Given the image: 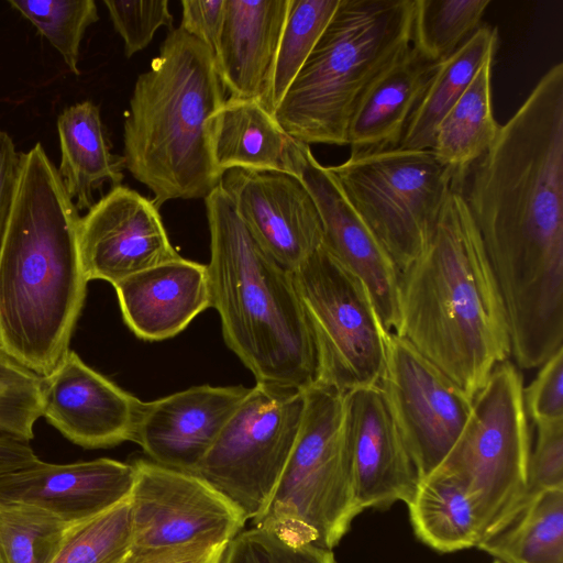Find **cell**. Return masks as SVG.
I'll return each mask as SVG.
<instances>
[{
  "instance_id": "obj_43",
  "label": "cell",
  "mask_w": 563,
  "mask_h": 563,
  "mask_svg": "<svg viewBox=\"0 0 563 563\" xmlns=\"http://www.w3.org/2000/svg\"><path fill=\"white\" fill-rule=\"evenodd\" d=\"M38 461L27 441L0 433V479Z\"/></svg>"
},
{
  "instance_id": "obj_2",
  "label": "cell",
  "mask_w": 563,
  "mask_h": 563,
  "mask_svg": "<svg viewBox=\"0 0 563 563\" xmlns=\"http://www.w3.org/2000/svg\"><path fill=\"white\" fill-rule=\"evenodd\" d=\"M79 219L42 144L21 152L0 251V350L41 377L70 350L87 294Z\"/></svg>"
},
{
  "instance_id": "obj_30",
  "label": "cell",
  "mask_w": 563,
  "mask_h": 563,
  "mask_svg": "<svg viewBox=\"0 0 563 563\" xmlns=\"http://www.w3.org/2000/svg\"><path fill=\"white\" fill-rule=\"evenodd\" d=\"M489 0H415L412 48L437 64L453 54L479 26Z\"/></svg>"
},
{
  "instance_id": "obj_12",
  "label": "cell",
  "mask_w": 563,
  "mask_h": 563,
  "mask_svg": "<svg viewBox=\"0 0 563 563\" xmlns=\"http://www.w3.org/2000/svg\"><path fill=\"white\" fill-rule=\"evenodd\" d=\"M378 385L421 479L456 442L473 398L396 332H386L385 367Z\"/></svg>"
},
{
  "instance_id": "obj_11",
  "label": "cell",
  "mask_w": 563,
  "mask_h": 563,
  "mask_svg": "<svg viewBox=\"0 0 563 563\" xmlns=\"http://www.w3.org/2000/svg\"><path fill=\"white\" fill-rule=\"evenodd\" d=\"M305 391L256 384L223 426L191 474L208 482L242 512L266 509L296 442Z\"/></svg>"
},
{
  "instance_id": "obj_29",
  "label": "cell",
  "mask_w": 563,
  "mask_h": 563,
  "mask_svg": "<svg viewBox=\"0 0 563 563\" xmlns=\"http://www.w3.org/2000/svg\"><path fill=\"white\" fill-rule=\"evenodd\" d=\"M476 548L501 563H563V488L530 497L506 526Z\"/></svg>"
},
{
  "instance_id": "obj_34",
  "label": "cell",
  "mask_w": 563,
  "mask_h": 563,
  "mask_svg": "<svg viewBox=\"0 0 563 563\" xmlns=\"http://www.w3.org/2000/svg\"><path fill=\"white\" fill-rule=\"evenodd\" d=\"M60 54L68 69L79 75L80 43L86 30L99 20L93 0H9Z\"/></svg>"
},
{
  "instance_id": "obj_18",
  "label": "cell",
  "mask_w": 563,
  "mask_h": 563,
  "mask_svg": "<svg viewBox=\"0 0 563 563\" xmlns=\"http://www.w3.org/2000/svg\"><path fill=\"white\" fill-rule=\"evenodd\" d=\"M345 435L360 507L408 504L420 477L379 385L344 394Z\"/></svg>"
},
{
  "instance_id": "obj_19",
  "label": "cell",
  "mask_w": 563,
  "mask_h": 563,
  "mask_svg": "<svg viewBox=\"0 0 563 563\" xmlns=\"http://www.w3.org/2000/svg\"><path fill=\"white\" fill-rule=\"evenodd\" d=\"M247 391L240 385H202L143 401L132 441L153 462L191 473Z\"/></svg>"
},
{
  "instance_id": "obj_32",
  "label": "cell",
  "mask_w": 563,
  "mask_h": 563,
  "mask_svg": "<svg viewBox=\"0 0 563 563\" xmlns=\"http://www.w3.org/2000/svg\"><path fill=\"white\" fill-rule=\"evenodd\" d=\"M69 525L37 506L0 501L1 562L51 563Z\"/></svg>"
},
{
  "instance_id": "obj_27",
  "label": "cell",
  "mask_w": 563,
  "mask_h": 563,
  "mask_svg": "<svg viewBox=\"0 0 563 563\" xmlns=\"http://www.w3.org/2000/svg\"><path fill=\"white\" fill-rule=\"evenodd\" d=\"M493 62L490 57L484 63L435 131L431 151L452 174V186L489 150L500 128L492 104Z\"/></svg>"
},
{
  "instance_id": "obj_22",
  "label": "cell",
  "mask_w": 563,
  "mask_h": 563,
  "mask_svg": "<svg viewBox=\"0 0 563 563\" xmlns=\"http://www.w3.org/2000/svg\"><path fill=\"white\" fill-rule=\"evenodd\" d=\"M290 4L291 0H225L213 56L230 98L264 106Z\"/></svg>"
},
{
  "instance_id": "obj_10",
  "label": "cell",
  "mask_w": 563,
  "mask_h": 563,
  "mask_svg": "<svg viewBox=\"0 0 563 563\" xmlns=\"http://www.w3.org/2000/svg\"><path fill=\"white\" fill-rule=\"evenodd\" d=\"M291 275L318 351V383L343 394L378 385L386 331L363 283L322 246Z\"/></svg>"
},
{
  "instance_id": "obj_24",
  "label": "cell",
  "mask_w": 563,
  "mask_h": 563,
  "mask_svg": "<svg viewBox=\"0 0 563 563\" xmlns=\"http://www.w3.org/2000/svg\"><path fill=\"white\" fill-rule=\"evenodd\" d=\"M57 133L58 174L77 209L88 210L104 184L121 185L123 158L111 152L100 109L91 100L66 107L57 118Z\"/></svg>"
},
{
  "instance_id": "obj_5",
  "label": "cell",
  "mask_w": 563,
  "mask_h": 563,
  "mask_svg": "<svg viewBox=\"0 0 563 563\" xmlns=\"http://www.w3.org/2000/svg\"><path fill=\"white\" fill-rule=\"evenodd\" d=\"M212 52L179 26L136 78L123 128L124 169L154 195L206 198L219 184L210 123L225 101Z\"/></svg>"
},
{
  "instance_id": "obj_33",
  "label": "cell",
  "mask_w": 563,
  "mask_h": 563,
  "mask_svg": "<svg viewBox=\"0 0 563 563\" xmlns=\"http://www.w3.org/2000/svg\"><path fill=\"white\" fill-rule=\"evenodd\" d=\"M131 548L129 497L99 515L69 525L51 563H121Z\"/></svg>"
},
{
  "instance_id": "obj_8",
  "label": "cell",
  "mask_w": 563,
  "mask_h": 563,
  "mask_svg": "<svg viewBox=\"0 0 563 563\" xmlns=\"http://www.w3.org/2000/svg\"><path fill=\"white\" fill-rule=\"evenodd\" d=\"M523 389L514 364H497L475 394L456 442L432 472L454 478L467 490L481 541L506 526L527 500L532 448Z\"/></svg>"
},
{
  "instance_id": "obj_1",
  "label": "cell",
  "mask_w": 563,
  "mask_h": 563,
  "mask_svg": "<svg viewBox=\"0 0 563 563\" xmlns=\"http://www.w3.org/2000/svg\"><path fill=\"white\" fill-rule=\"evenodd\" d=\"M456 188L503 301L510 355L534 368L563 346V64L500 125Z\"/></svg>"
},
{
  "instance_id": "obj_21",
  "label": "cell",
  "mask_w": 563,
  "mask_h": 563,
  "mask_svg": "<svg viewBox=\"0 0 563 563\" xmlns=\"http://www.w3.org/2000/svg\"><path fill=\"white\" fill-rule=\"evenodd\" d=\"M123 320L145 341L180 333L211 307L207 265L178 256L113 285Z\"/></svg>"
},
{
  "instance_id": "obj_16",
  "label": "cell",
  "mask_w": 563,
  "mask_h": 563,
  "mask_svg": "<svg viewBox=\"0 0 563 563\" xmlns=\"http://www.w3.org/2000/svg\"><path fill=\"white\" fill-rule=\"evenodd\" d=\"M220 186L251 234L285 268L295 269L322 245L317 206L297 175L232 168Z\"/></svg>"
},
{
  "instance_id": "obj_6",
  "label": "cell",
  "mask_w": 563,
  "mask_h": 563,
  "mask_svg": "<svg viewBox=\"0 0 563 563\" xmlns=\"http://www.w3.org/2000/svg\"><path fill=\"white\" fill-rule=\"evenodd\" d=\"M415 0H340L274 111L291 139L347 145L352 115L369 86L410 46Z\"/></svg>"
},
{
  "instance_id": "obj_42",
  "label": "cell",
  "mask_w": 563,
  "mask_h": 563,
  "mask_svg": "<svg viewBox=\"0 0 563 563\" xmlns=\"http://www.w3.org/2000/svg\"><path fill=\"white\" fill-rule=\"evenodd\" d=\"M20 172V153L12 137L0 130V251L8 229Z\"/></svg>"
},
{
  "instance_id": "obj_28",
  "label": "cell",
  "mask_w": 563,
  "mask_h": 563,
  "mask_svg": "<svg viewBox=\"0 0 563 563\" xmlns=\"http://www.w3.org/2000/svg\"><path fill=\"white\" fill-rule=\"evenodd\" d=\"M407 506L416 537L438 552L476 548L481 541L473 500L452 477L434 472L421 478Z\"/></svg>"
},
{
  "instance_id": "obj_14",
  "label": "cell",
  "mask_w": 563,
  "mask_h": 563,
  "mask_svg": "<svg viewBox=\"0 0 563 563\" xmlns=\"http://www.w3.org/2000/svg\"><path fill=\"white\" fill-rule=\"evenodd\" d=\"M292 174L310 192L322 224V247L367 289L386 332L399 325V275L396 264L345 197L310 146L289 145Z\"/></svg>"
},
{
  "instance_id": "obj_36",
  "label": "cell",
  "mask_w": 563,
  "mask_h": 563,
  "mask_svg": "<svg viewBox=\"0 0 563 563\" xmlns=\"http://www.w3.org/2000/svg\"><path fill=\"white\" fill-rule=\"evenodd\" d=\"M218 563H336L332 550L292 544L254 527L238 533L223 548Z\"/></svg>"
},
{
  "instance_id": "obj_40",
  "label": "cell",
  "mask_w": 563,
  "mask_h": 563,
  "mask_svg": "<svg viewBox=\"0 0 563 563\" xmlns=\"http://www.w3.org/2000/svg\"><path fill=\"white\" fill-rule=\"evenodd\" d=\"M225 0H183L181 23L186 33L203 43L214 55L218 48Z\"/></svg>"
},
{
  "instance_id": "obj_4",
  "label": "cell",
  "mask_w": 563,
  "mask_h": 563,
  "mask_svg": "<svg viewBox=\"0 0 563 563\" xmlns=\"http://www.w3.org/2000/svg\"><path fill=\"white\" fill-rule=\"evenodd\" d=\"M211 307L256 384L306 390L319 380L316 342L291 271L251 234L220 184L205 198Z\"/></svg>"
},
{
  "instance_id": "obj_15",
  "label": "cell",
  "mask_w": 563,
  "mask_h": 563,
  "mask_svg": "<svg viewBox=\"0 0 563 563\" xmlns=\"http://www.w3.org/2000/svg\"><path fill=\"white\" fill-rule=\"evenodd\" d=\"M78 247L88 282H118L180 256L158 208L134 189L112 187L78 223Z\"/></svg>"
},
{
  "instance_id": "obj_26",
  "label": "cell",
  "mask_w": 563,
  "mask_h": 563,
  "mask_svg": "<svg viewBox=\"0 0 563 563\" xmlns=\"http://www.w3.org/2000/svg\"><path fill=\"white\" fill-rule=\"evenodd\" d=\"M497 43V27L481 25L453 54L434 64L399 147L432 148L440 122L466 91L484 63L494 57Z\"/></svg>"
},
{
  "instance_id": "obj_45",
  "label": "cell",
  "mask_w": 563,
  "mask_h": 563,
  "mask_svg": "<svg viewBox=\"0 0 563 563\" xmlns=\"http://www.w3.org/2000/svg\"><path fill=\"white\" fill-rule=\"evenodd\" d=\"M0 563H2L1 560H0Z\"/></svg>"
},
{
  "instance_id": "obj_44",
  "label": "cell",
  "mask_w": 563,
  "mask_h": 563,
  "mask_svg": "<svg viewBox=\"0 0 563 563\" xmlns=\"http://www.w3.org/2000/svg\"><path fill=\"white\" fill-rule=\"evenodd\" d=\"M492 563H501V562H499V561H497V560H494V562H492Z\"/></svg>"
},
{
  "instance_id": "obj_23",
  "label": "cell",
  "mask_w": 563,
  "mask_h": 563,
  "mask_svg": "<svg viewBox=\"0 0 563 563\" xmlns=\"http://www.w3.org/2000/svg\"><path fill=\"white\" fill-rule=\"evenodd\" d=\"M433 67L410 46L377 77L352 115L347 131L350 156L399 147Z\"/></svg>"
},
{
  "instance_id": "obj_20",
  "label": "cell",
  "mask_w": 563,
  "mask_h": 563,
  "mask_svg": "<svg viewBox=\"0 0 563 563\" xmlns=\"http://www.w3.org/2000/svg\"><path fill=\"white\" fill-rule=\"evenodd\" d=\"M134 479L133 464L112 459L69 464L40 460L0 479V501L31 504L76 523L128 499Z\"/></svg>"
},
{
  "instance_id": "obj_3",
  "label": "cell",
  "mask_w": 563,
  "mask_h": 563,
  "mask_svg": "<svg viewBox=\"0 0 563 563\" xmlns=\"http://www.w3.org/2000/svg\"><path fill=\"white\" fill-rule=\"evenodd\" d=\"M396 333L471 398L510 355L499 290L453 186L424 249L400 272Z\"/></svg>"
},
{
  "instance_id": "obj_41",
  "label": "cell",
  "mask_w": 563,
  "mask_h": 563,
  "mask_svg": "<svg viewBox=\"0 0 563 563\" xmlns=\"http://www.w3.org/2000/svg\"><path fill=\"white\" fill-rule=\"evenodd\" d=\"M225 544L132 547L121 563H218Z\"/></svg>"
},
{
  "instance_id": "obj_9",
  "label": "cell",
  "mask_w": 563,
  "mask_h": 563,
  "mask_svg": "<svg viewBox=\"0 0 563 563\" xmlns=\"http://www.w3.org/2000/svg\"><path fill=\"white\" fill-rule=\"evenodd\" d=\"M399 272L428 243L452 189L431 150L396 147L327 166Z\"/></svg>"
},
{
  "instance_id": "obj_17",
  "label": "cell",
  "mask_w": 563,
  "mask_h": 563,
  "mask_svg": "<svg viewBox=\"0 0 563 563\" xmlns=\"http://www.w3.org/2000/svg\"><path fill=\"white\" fill-rule=\"evenodd\" d=\"M142 402L71 350L42 377V417L85 449L132 441Z\"/></svg>"
},
{
  "instance_id": "obj_37",
  "label": "cell",
  "mask_w": 563,
  "mask_h": 563,
  "mask_svg": "<svg viewBox=\"0 0 563 563\" xmlns=\"http://www.w3.org/2000/svg\"><path fill=\"white\" fill-rule=\"evenodd\" d=\"M103 4L124 42L126 57L145 48L159 27L174 29L168 0H104Z\"/></svg>"
},
{
  "instance_id": "obj_38",
  "label": "cell",
  "mask_w": 563,
  "mask_h": 563,
  "mask_svg": "<svg viewBox=\"0 0 563 563\" xmlns=\"http://www.w3.org/2000/svg\"><path fill=\"white\" fill-rule=\"evenodd\" d=\"M536 428L537 441L530 453L527 500L543 490L563 488V420L537 423Z\"/></svg>"
},
{
  "instance_id": "obj_35",
  "label": "cell",
  "mask_w": 563,
  "mask_h": 563,
  "mask_svg": "<svg viewBox=\"0 0 563 563\" xmlns=\"http://www.w3.org/2000/svg\"><path fill=\"white\" fill-rule=\"evenodd\" d=\"M40 418L42 377L0 350V433L29 442Z\"/></svg>"
},
{
  "instance_id": "obj_7",
  "label": "cell",
  "mask_w": 563,
  "mask_h": 563,
  "mask_svg": "<svg viewBox=\"0 0 563 563\" xmlns=\"http://www.w3.org/2000/svg\"><path fill=\"white\" fill-rule=\"evenodd\" d=\"M300 429L264 512L253 520L292 544L332 550L363 510L345 435L344 394L316 383Z\"/></svg>"
},
{
  "instance_id": "obj_39",
  "label": "cell",
  "mask_w": 563,
  "mask_h": 563,
  "mask_svg": "<svg viewBox=\"0 0 563 563\" xmlns=\"http://www.w3.org/2000/svg\"><path fill=\"white\" fill-rule=\"evenodd\" d=\"M527 416L534 424L563 420V346L541 366L523 389Z\"/></svg>"
},
{
  "instance_id": "obj_31",
  "label": "cell",
  "mask_w": 563,
  "mask_h": 563,
  "mask_svg": "<svg viewBox=\"0 0 563 563\" xmlns=\"http://www.w3.org/2000/svg\"><path fill=\"white\" fill-rule=\"evenodd\" d=\"M340 0H291L264 107L274 114L309 57Z\"/></svg>"
},
{
  "instance_id": "obj_25",
  "label": "cell",
  "mask_w": 563,
  "mask_h": 563,
  "mask_svg": "<svg viewBox=\"0 0 563 563\" xmlns=\"http://www.w3.org/2000/svg\"><path fill=\"white\" fill-rule=\"evenodd\" d=\"M210 140L214 164L222 175L232 168L292 174L291 137L260 101L225 99L211 119Z\"/></svg>"
},
{
  "instance_id": "obj_13",
  "label": "cell",
  "mask_w": 563,
  "mask_h": 563,
  "mask_svg": "<svg viewBox=\"0 0 563 563\" xmlns=\"http://www.w3.org/2000/svg\"><path fill=\"white\" fill-rule=\"evenodd\" d=\"M133 465L132 547L223 545L240 533L242 512L205 479L153 461Z\"/></svg>"
}]
</instances>
